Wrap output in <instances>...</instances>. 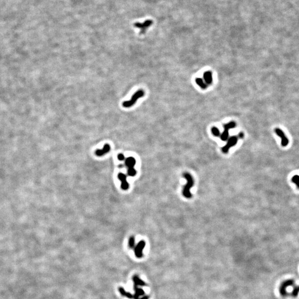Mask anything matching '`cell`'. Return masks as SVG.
I'll use <instances>...</instances> for the list:
<instances>
[{
    "label": "cell",
    "mask_w": 299,
    "mask_h": 299,
    "mask_svg": "<svg viewBox=\"0 0 299 299\" xmlns=\"http://www.w3.org/2000/svg\"><path fill=\"white\" fill-rule=\"evenodd\" d=\"M183 176L186 178V180L187 181V183L184 187L182 193L185 197L191 198L192 197V195L190 192V189L194 184L193 179L191 174L188 173H184L183 174Z\"/></svg>",
    "instance_id": "obj_1"
},
{
    "label": "cell",
    "mask_w": 299,
    "mask_h": 299,
    "mask_svg": "<svg viewBox=\"0 0 299 299\" xmlns=\"http://www.w3.org/2000/svg\"><path fill=\"white\" fill-rule=\"evenodd\" d=\"M145 94V92L143 90H138L135 93V94L132 96V99L128 101H126L122 103V106L125 108H130L132 106L134 105L135 102L139 98L143 97Z\"/></svg>",
    "instance_id": "obj_2"
},
{
    "label": "cell",
    "mask_w": 299,
    "mask_h": 299,
    "mask_svg": "<svg viewBox=\"0 0 299 299\" xmlns=\"http://www.w3.org/2000/svg\"><path fill=\"white\" fill-rule=\"evenodd\" d=\"M136 164V160L133 157L128 158L125 160V164L128 168V174L129 176H135L136 174V171L134 168V166Z\"/></svg>",
    "instance_id": "obj_3"
},
{
    "label": "cell",
    "mask_w": 299,
    "mask_h": 299,
    "mask_svg": "<svg viewBox=\"0 0 299 299\" xmlns=\"http://www.w3.org/2000/svg\"><path fill=\"white\" fill-rule=\"evenodd\" d=\"M236 123L234 122H229V123L224 125V130L222 134V135H220V138L222 139V140H223L224 141H227L229 136V132H228L229 130L236 128Z\"/></svg>",
    "instance_id": "obj_4"
},
{
    "label": "cell",
    "mask_w": 299,
    "mask_h": 299,
    "mask_svg": "<svg viewBox=\"0 0 299 299\" xmlns=\"http://www.w3.org/2000/svg\"><path fill=\"white\" fill-rule=\"evenodd\" d=\"M237 141H238V138L237 136H233L230 137V138L228 140L227 144L222 148V151L224 154H227L229 148H231L232 147H233L234 146L237 144Z\"/></svg>",
    "instance_id": "obj_5"
},
{
    "label": "cell",
    "mask_w": 299,
    "mask_h": 299,
    "mask_svg": "<svg viewBox=\"0 0 299 299\" xmlns=\"http://www.w3.org/2000/svg\"><path fill=\"white\" fill-rule=\"evenodd\" d=\"M153 23L152 20H148L145 21L144 23H136L134 24V26L140 29V34H143L145 33L148 27L151 26Z\"/></svg>",
    "instance_id": "obj_6"
},
{
    "label": "cell",
    "mask_w": 299,
    "mask_h": 299,
    "mask_svg": "<svg viewBox=\"0 0 299 299\" xmlns=\"http://www.w3.org/2000/svg\"><path fill=\"white\" fill-rule=\"evenodd\" d=\"M275 132H276L277 135L279 136L281 139V146L283 147H286V146H288L289 144V139L287 138V137L285 136V133L283 132V130H281L280 128H276L275 130Z\"/></svg>",
    "instance_id": "obj_7"
},
{
    "label": "cell",
    "mask_w": 299,
    "mask_h": 299,
    "mask_svg": "<svg viewBox=\"0 0 299 299\" xmlns=\"http://www.w3.org/2000/svg\"><path fill=\"white\" fill-rule=\"evenodd\" d=\"M145 246L144 240H141L135 248V252L136 256L138 258H141L142 256V250Z\"/></svg>",
    "instance_id": "obj_8"
},
{
    "label": "cell",
    "mask_w": 299,
    "mask_h": 299,
    "mask_svg": "<svg viewBox=\"0 0 299 299\" xmlns=\"http://www.w3.org/2000/svg\"><path fill=\"white\" fill-rule=\"evenodd\" d=\"M118 178L122 181L121 187L124 190H127L129 187V184L126 181V176L122 173H119L118 174Z\"/></svg>",
    "instance_id": "obj_9"
},
{
    "label": "cell",
    "mask_w": 299,
    "mask_h": 299,
    "mask_svg": "<svg viewBox=\"0 0 299 299\" xmlns=\"http://www.w3.org/2000/svg\"><path fill=\"white\" fill-rule=\"evenodd\" d=\"M110 150V145L108 144H106L104 146V148L101 149V150H97L96 151V156H103L104 154H105L108 153Z\"/></svg>",
    "instance_id": "obj_10"
},
{
    "label": "cell",
    "mask_w": 299,
    "mask_h": 299,
    "mask_svg": "<svg viewBox=\"0 0 299 299\" xmlns=\"http://www.w3.org/2000/svg\"><path fill=\"white\" fill-rule=\"evenodd\" d=\"M203 78L204 80V82L206 83V84L210 85L213 82L212 73L210 71H207V72L204 73Z\"/></svg>",
    "instance_id": "obj_11"
},
{
    "label": "cell",
    "mask_w": 299,
    "mask_h": 299,
    "mask_svg": "<svg viewBox=\"0 0 299 299\" xmlns=\"http://www.w3.org/2000/svg\"><path fill=\"white\" fill-rule=\"evenodd\" d=\"M293 283V281H287L286 282L283 283V285L280 288V293L281 294L284 295L286 293V290H285V289H286V287H288V286H289L290 285H291Z\"/></svg>",
    "instance_id": "obj_12"
},
{
    "label": "cell",
    "mask_w": 299,
    "mask_h": 299,
    "mask_svg": "<svg viewBox=\"0 0 299 299\" xmlns=\"http://www.w3.org/2000/svg\"><path fill=\"white\" fill-rule=\"evenodd\" d=\"M196 83H197L198 86H199L202 89H205L207 88V85L206 83L204 82L203 79L201 78H196Z\"/></svg>",
    "instance_id": "obj_13"
},
{
    "label": "cell",
    "mask_w": 299,
    "mask_h": 299,
    "mask_svg": "<svg viewBox=\"0 0 299 299\" xmlns=\"http://www.w3.org/2000/svg\"><path fill=\"white\" fill-rule=\"evenodd\" d=\"M291 181H292L293 183H294L295 184H296V186L298 188H299V175H295V176H294L293 177H292V178H291Z\"/></svg>",
    "instance_id": "obj_14"
},
{
    "label": "cell",
    "mask_w": 299,
    "mask_h": 299,
    "mask_svg": "<svg viewBox=\"0 0 299 299\" xmlns=\"http://www.w3.org/2000/svg\"><path fill=\"white\" fill-rule=\"evenodd\" d=\"M211 132H212V134L214 136H220V132L219 130V129L216 128V127H213L212 129H211Z\"/></svg>",
    "instance_id": "obj_15"
},
{
    "label": "cell",
    "mask_w": 299,
    "mask_h": 299,
    "mask_svg": "<svg viewBox=\"0 0 299 299\" xmlns=\"http://www.w3.org/2000/svg\"><path fill=\"white\" fill-rule=\"evenodd\" d=\"M134 245H135V238L134 237H131L129 239L128 245L130 248H133L134 247Z\"/></svg>",
    "instance_id": "obj_16"
},
{
    "label": "cell",
    "mask_w": 299,
    "mask_h": 299,
    "mask_svg": "<svg viewBox=\"0 0 299 299\" xmlns=\"http://www.w3.org/2000/svg\"><path fill=\"white\" fill-rule=\"evenodd\" d=\"M118 158L119 160H120V161H123L125 160V156L122 154H120L118 156Z\"/></svg>",
    "instance_id": "obj_17"
},
{
    "label": "cell",
    "mask_w": 299,
    "mask_h": 299,
    "mask_svg": "<svg viewBox=\"0 0 299 299\" xmlns=\"http://www.w3.org/2000/svg\"><path fill=\"white\" fill-rule=\"evenodd\" d=\"M299 292V288H296L294 290V291H293V295L294 296H296L297 294H298Z\"/></svg>",
    "instance_id": "obj_18"
},
{
    "label": "cell",
    "mask_w": 299,
    "mask_h": 299,
    "mask_svg": "<svg viewBox=\"0 0 299 299\" xmlns=\"http://www.w3.org/2000/svg\"><path fill=\"white\" fill-rule=\"evenodd\" d=\"M239 138H244V134L243 132H240L238 134Z\"/></svg>",
    "instance_id": "obj_19"
}]
</instances>
